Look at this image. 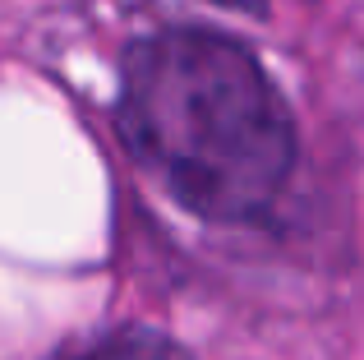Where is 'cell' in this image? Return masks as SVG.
<instances>
[{"label": "cell", "instance_id": "obj_1", "mask_svg": "<svg viewBox=\"0 0 364 360\" xmlns=\"http://www.w3.org/2000/svg\"><path fill=\"white\" fill-rule=\"evenodd\" d=\"M120 134L166 194L213 222L263 213L295 162L282 92L240 42L171 28L124 55Z\"/></svg>", "mask_w": 364, "mask_h": 360}, {"label": "cell", "instance_id": "obj_2", "mask_svg": "<svg viewBox=\"0 0 364 360\" xmlns=\"http://www.w3.org/2000/svg\"><path fill=\"white\" fill-rule=\"evenodd\" d=\"M79 360H194V356H189L185 346H176L171 337L152 333V328H129V333L92 346V351L79 356Z\"/></svg>", "mask_w": 364, "mask_h": 360}, {"label": "cell", "instance_id": "obj_3", "mask_svg": "<svg viewBox=\"0 0 364 360\" xmlns=\"http://www.w3.org/2000/svg\"><path fill=\"white\" fill-rule=\"evenodd\" d=\"M213 5H226V9H235V14H249V18L267 14V0H213Z\"/></svg>", "mask_w": 364, "mask_h": 360}]
</instances>
